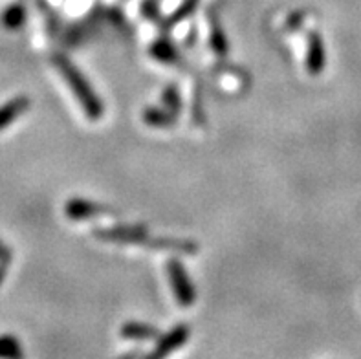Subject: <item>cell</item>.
Segmentation results:
<instances>
[{
  "label": "cell",
  "mask_w": 361,
  "mask_h": 359,
  "mask_svg": "<svg viewBox=\"0 0 361 359\" xmlns=\"http://www.w3.org/2000/svg\"><path fill=\"white\" fill-rule=\"evenodd\" d=\"M24 18H26V13L20 6H9L4 13V24L9 30H17L24 24Z\"/></svg>",
  "instance_id": "4fadbf2b"
},
{
  "label": "cell",
  "mask_w": 361,
  "mask_h": 359,
  "mask_svg": "<svg viewBox=\"0 0 361 359\" xmlns=\"http://www.w3.org/2000/svg\"><path fill=\"white\" fill-rule=\"evenodd\" d=\"M167 275H169L171 286H173L174 296H176L180 305L192 306V303L197 299V291H195V286H192L183 264L178 259H171L167 262Z\"/></svg>",
  "instance_id": "7a4b0ae2"
},
{
  "label": "cell",
  "mask_w": 361,
  "mask_h": 359,
  "mask_svg": "<svg viewBox=\"0 0 361 359\" xmlns=\"http://www.w3.org/2000/svg\"><path fill=\"white\" fill-rule=\"evenodd\" d=\"M189 337H191V328H189L188 324H178V327H174L171 332L165 334L160 341H158L151 358H164V355H169L171 352L182 348V345H185V341H188Z\"/></svg>",
  "instance_id": "5b68a950"
},
{
  "label": "cell",
  "mask_w": 361,
  "mask_h": 359,
  "mask_svg": "<svg viewBox=\"0 0 361 359\" xmlns=\"http://www.w3.org/2000/svg\"><path fill=\"white\" fill-rule=\"evenodd\" d=\"M121 336L125 339H156L160 336V330L156 327L145 323H137V321H130V323H125L121 328Z\"/></svg>",
  "instance_id": "ba28073f"
},
{
  "label": "cell",
  "mask_w": 361,
  "mask_h": 359,
  "mask_svg": "<svg viewBox=\"0 0 361 359\" xmlns=\"http://www.w3.org/2000/svg\"><path fill=\"white\" fill-rule=\"evenodd\" d=\"M64 213L72 220H88L96 219L101 214H112L114 211L103 204H96L90 200H81V198H72L64 205Z\"/></svg>",
  "instance_id": "277c9868"
},
{
  "label": "cell",
  "mask_w": 361,
  "mask_h": 359,
  "mask_svg": "<svg viewBox=\"0 0 361 359\" xmlns=\"http://www.w3.org/2000/svg\"><path fill=\"white\" fill-rule=\"evenodd\" d=\"M161 99H164V105L167 107V110H171L173 114H178L182 110V97H180L178 87L171 85L169 88H165Z\"/></svg>",
  "instance_id": "7c38bea8"
},
{
  "label": "cell",
  "mask_w": 361,
  "mask_h": 359,
  "mask_svg": "<svg viewBox=\"0 0 361 359\" xmlns=\"http://www.w3.org/2000/svg\"><path fill=\"white\" fill-rule=\"evenodd\" d=\"M149 235L143 226H118V228L96 229L94 237L105 242H121V244H142L143 238Z\"/></svg>",
  "instance_id": "3957f363"
},
{
  "label": "cell",
  "mask_w": 361,
  "mask_h": 359,
  "mask_svg": "<svg viewBox=\"0 0 361 359\" xmlns=\"http://www.w3.org/2000/svg\"><path fill=\"white\" fill-rule=\"evenodd\" d=\"M30 105H32L30 97L18 96V97H15V99L8 101V103H4V105L0 107V130L8 128L9 125L15 121V119L20 118V116H23L24 112L30 109Z\"/></svg>",
  "instance_id": "52a82bcc"
},
{
  "label": "cell",
  "mask_w": 361,
  "mask_h": 359,
  "mask_svg": "<svg viewBox=\"0 0 361 359\" xmlns=\"http://www.w3.org/2000/svg\"><path fill=\"white\" fill-rule=\"evenodd\" d=\"M54 63L55 66L59 68V72L63 73V78L66 79L68 87L73 90V94H75L79 103H81L85 114L90 119H94V121L103 118L105 107H103V103L99 101V97L96 96V92L92 90V87L88 85L85 75L75 68V64H73L72 61L66 59V57H63V55H57L54 59Z\"/></svg>",
  "instance_id": "6da1fadb"
},
{
  "label": "cell",
  "mask_w": 361,
  "mask_h": 359,
  "mask_svg": "<svg viewBox=\"0 0 361 359\" xmlns=\"http://www.w3.org/2000/svg\"><path fill=\"white\" fill-rule=\"evenodd\" d=\"M211 48H213V51L219 57H226L228 55V41H226L224 32H222V28H220V24L216 20L211 24Z\"/></svg>",
  "instance_id": "30bf717a"
},
{
  "label": "cell",
  "mask_w": 361,
  "mask_h": 359,
  "mask_svg": "<svg viewBox=\"0 0 361 359\" xmlns=\"http://www.w3.org/2000/svg\"><path fill=\"white\" fill-rule=\"evenodd\" d=\"M0 260L2 262H9L11 260V253H9V250L4 244H0Z\"/></svg>",
  "instance_id": "9a60e30c"
},
{
  "label": "cell",
  "mask_w": 361,
  "mask_h": 359,
  "mask_svg": "<svg viewBox=\"0 0 361 359\" xmlns=\"http://www.w3.org/2000/svg\"><path fill=\"white\" fill-rule=\"evenodd\" d=\"M152 55L156 59L164 61V63H173L178 55H176V48L171 44L169 41H158L152 46Z\"/></svg>",
  "instance_id": "8fae6325"
},
{
  "label": "cell",
  "mask_w": 361,
  "mask_h": 359,
  "mask_svg": "<svg viewBox=\"0 0 361 359\" xmlns=\"http://www.w3.org/2000/svg\"><path fill=\"white\" fill-rule=\"evenodd\" d=\"M20 355H23V351L15 337H0V358H20Z\"/></svg>",
  "instance_id": "5bb4252c"
},
{
  "label": "cell",
  "mask_w": 361,
  "mask_h": 359,
  "mask_svg": "<svg viewBox=\"0 0 361 359\" xmlns=\"http://www.w3.org/2000/svg\"><path fill=\"white\" fill-rule=\"evenodd\" d=\"M143 121L151 127L158 128H169L176 123V118L171 110H160V109H147L143 112Z\"/></svg>",
  "instance_id": "9c48e42d"
},
{
  "label": "cell",
  "mask_w": 361,
  "mask_h": 359,
  "mask_svg": "<svg viewBox=\"0 0 361 359\" xmlns=\"http://www.w3.org/2000/svg\"><path fill=\"white\" fill-rule=\"evenodd\" d=\"M326 54L323 37L317 32L308 33V54H307V70L312 75H319L325 70Z\"/></svg>",
  "instance_id": "8992f818"
}]
</instances>
